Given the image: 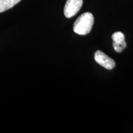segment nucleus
I'll return each instance as SVG.
<instances>
[{"label": "nucleus", "mask_w": 133, "mask_h": 133, "mask_svg": "<svg viewBox=\"0 0 133 133\" xmlns=\"http://www.w3.org/2000/svg\"><path fill=\"white\" fill-rule=\"evenodd\" d=\"M113 47L116 52H121L126 47V43L124 39V35L120 31H116L112 35Z\"/></svg>", "instance_id": "obj_4"}, {"label": "nucleus", "mask_w": 133, "mask_h": 133, "mask_svg": "<svg viewBox=\"0 0 133 133\" xmlns=\"http://www.w3.org/2000/svg\"><path fill=\"white\" fill-rule=\"evenodd\" d=\"M94 16L90 12H85L79 16L74 24L75 33L85 35L90 32L94 24Z\"/></svg>", "instance_id": "obj_1"}, {"label": "nucleus", "mask_w": 133, "mask_h": 133, "mask_svg": "<svg viewBox=\"0 0 133 133\" xmlns=\"http://www.w3.org/2000/svg\"><path fill=\"white\" fill-rule=\"evenodd\" d=\"M21 0H0V13L12 8Z\"/></svg>", "instance_id": "obj_5"}, {"label": "nucleus", "mask_w": 133, "mask_h": 133, "mask_svg": "<svg viewBox=\"0 0 133 133\" xmlns=\"http://www.w3.org/2000/svg\"><path fill=\"white\" fill-rule=\"evenodd\" d=\"M83 5V0H67L64 7V15L70 18L76 14Z\"/></svg>", "instance_id": "obj_3"}, {"label": "nucleus", "mask_w": 133, "mask_h": 133, "mask_svg": "<svg viewBox=\"0 0 133 133\" xmlns=\"http://www.w3.org/2000/svg\"><path fill=\"white\" fill-rule=\"evenodd\" d=\"M94 59L97 64L107 70H112L115 66L114 60L101 51H97L95 52Z\"/></svg>", "instance_id": "obj_2"}]
</instances>
